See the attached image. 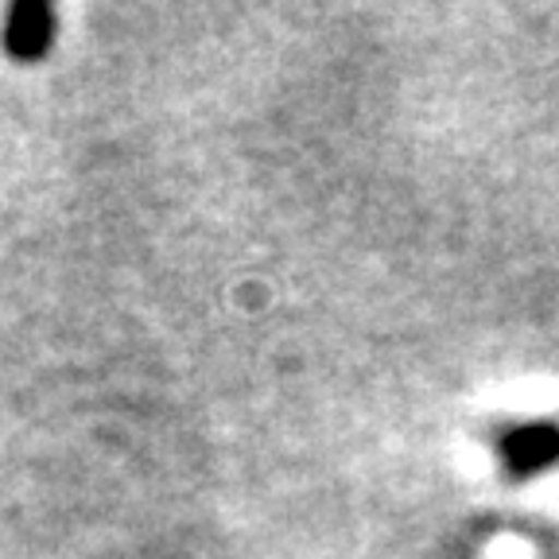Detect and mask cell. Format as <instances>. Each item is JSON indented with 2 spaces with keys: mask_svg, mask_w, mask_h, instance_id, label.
<instances>
[{
  "mask_svg": "<svg viewBox=\"0 0 559 559\" xmlns=\"http://www.w3.org/2000/svg\"><path fill=\"white\" fill-rule=\"evenodd\" d=\"M55 35V12L47 9L44 0H20L9 9L4 20V51L12 59H39L51 47Z\"/></svg>",
  "mask_w": 559,
  "mask_h": 559,
  "instance_id": "cell-1",
  "label": "cell"
}]
</instances>
